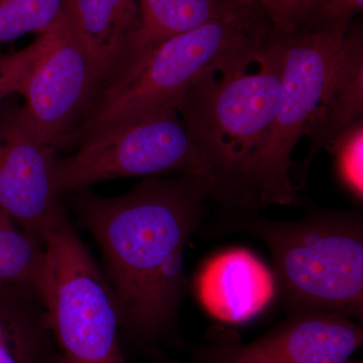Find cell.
Wrapping results in <instances>:
<instances>
[{"instance_id": "1", "label": "cell", "mask_w": 363, "mask_h": 363, "mask_svg": "<svg viewBox=\"0 0 363 363\" xmlns=\"http://www.w3.org/2000/svg\"><path fill=\"white\" fill-rule=\"evenodd\" d=\"M79 222L101 250L116 297L121 340L157 360L164 344H180L178 318L190 284L184 253L203 225L216 191L198 177H145L133 190L107 198L73 193Z\"/></svg>"}, {"instance_id": "2", "label": "cell", "mask_w": 363, "mask_h": 363, "mask_svg": "<svg viewBox=\"0 0 363 363\" xmlns=\"http://www.w3.org/2000/svg\"><path fill=\"white\" fill-rule=\"evenodd\" d=\"M204 235L245 234L272 257L278 296L290 312L337 313L363 322L362 210L310 209L298 221H274L255 210L220 209Z\"/></svg>"}, {"instance_id": "3", "label": "cell", "mask_w": 363, "mask_h": 363, "mask_svg": "<svg viewBox=\"0 0 363 363\" xmlns=\"http://www.w3.org/2000/svg\"><path fill=\"white\" fill-rule=\"evenodd\" d=\"M257 73L209 72L177 107L186 128L209 156L228 189L234 209L255 210L248 180L278 111L283 44L272 35Z\"/></svg>"}, {"instance_id": "4", "label": "cell", "mask_w": 363, "mask_h": 363, "mask_svg": "<svg viewBox=\"0 0 363 363\" xmlns=\"http://www.w3.org/2000/svg\"><path fill=\"white\" fill-rule=\"evenodd\" d=\"M271 37L262 11L234 20L213 21L157 45L142 64L104 91L79 130L83 136L105 124L176 111L196 81L209 72L259 64Z\"/></svg>"}, {"instance_id": "5", "label": "cell", "mask_w": 363, "mask_h": 363, "mask_svg": "<svg viewBox=\"0 0 363 363\" xmlns=\"http://www.w3.org/2000/svg\"><path fill=\"white\" fill-rule=\"evenodd\" d=\"M171 173L204 179L216 191L220 209L233 207L220 173L176 111L121 119L90 131L75 152L57 157L55 188L62 198L102 181Z\"/></svg>"}, {"instance_id": "6", "label": "cell", "mask_w": 363, "mask_h": 363, "mask_svg": "<svg viewBox=\"0 0 363 363\" xmlns=\"http://www.w3.org/2000/svg\"><path fill=\"white\" fill-rule=\"evenodd\" d=\"M43 243L38 290L60 363H125L116 297L66 208L45 229Z\"/></svg>"}, {"instance_id": "7", "label": "cell", "mask_w": 363, "mask_h": 363, "mask_svg": "<svg viewBox=\"0 0 363 363\" xmlns=\"http://www.w3.org/2000/svg\"><path fill=\"white\" fill-rule=\"evenodd\" d=\"M347 30H306L279 37L283 44V71L278 111L248 180L255 209L301 204L290 175L291 157L319 106Z\"/></svg>"}, {"instance_id": "8", "label": "cell", "mask_w": 363, "mask_h": 363, "mask_svg": "<svg viewBox=\"0 0 363 363\" xmlns=\"http://www.w3.org/2000/svg\"><path fill=\"white\" fill-rule=\"evenodd\" d=\"M363 345L362 323L337 313L290 312L271 331L245 343L221 324L207 329L193 363H345Z\"/></svg>"}, {"instance_id": "9", "label": "cell", "mask_w": 363, "mask_h": 363, "mask_svg": "<svg viewBox=\"0 0 363 363\" xmlns=\"http://www.w3.org/2000/svg\"><path fill=\"white\" fill-rule=\"evenodd\" d=\"M105 89L96 64L64 21L21 96L40 138L58 152L76 147Z\"/></svg>"}, {"instance_id": "10", "label": "cell", "mask_w": 363, "mask_h": 363, "mask_svg": "<svg viewBox=\"0 0 363 363\" xmlns=\"http://www.w3.org/2000/svg\"><path fill=\"white\" fill-rule=\"evenodd\" d=\"M57 157L25 105L0 107V211L42 241L45 229L65 209L55 188Z\"/></svg>"}, {"instance_id": "11", "label": "cell", "mask_w": 363, "mask_h": 363, "mask_svg": "<svg viewBox=\"0 0 363 363\" xmlns=\"http://www.w3.org/2000/svg\"><path fill=\"white\" fill-rule=\"evenodd\" d=\"M208 314L242 324L262 314L278 296L272 269L247 248H229L207 259L192 284Z\"/></svg>"}, {"instance_id": "12", "label": "cell", "mask_w": 363, "mask_h": 363, "mask_svg": "<svg viewBox=\"0 0 363 363\" xmlns=\"http://www.w3.org/2000/svg\"><path fill=\"white\" fill-rule=\"evenodd\" d=\"M65 21L96 64L107 89L123 76L130 64L140 28L138 2L66 0Z\"/></svg>"}, {"instance_id": "13", "label": "cell", "mask_w": 363, "mask_h": 363, "mask_svg": "<svg viewBox=\"0 0 363 363\" xmlns=\"http://www.w3.org/2000/svg\"><path fill=\"white\" fill-rule=\"evenodd\" d=\"M363 32L362 26L347 30L336 55L321 101L306 128L310 149L300 169V185L312 160L339 133L362 119Z\"/></svg>"}, {"instance_id": "14", "label": "cell", "mask_w": 363, "mask_h": 363, "mask_svg": "<svg viewBox=\"0 0 363 363\" xmlns=\"http://www.w3.org/2000/svg\"><path fill=\"white\" fill-rule=\"evenodd\" d=\"M140 28L130 64L118 80L135 71L157 45L213 21L234 20L262 11L245 0H136ZM116 81V82H117Z\"/></svg>"}, {"instance_id": "15", "label": "cell", "mask_w": 363, "mask_h": 363, "mask_svg": "<svg viewBox=\"0 0 363 363\" xmlns=\"http://www.w3.org/2000/svg\"><path fill=\"white\" fill-rule=\"evenodd\" d=\"M0 363H60L37 286L0 284Z\"/></svg>"}, {"instance_id": "16", "label": "cell", "mask_w": 363, "mask_h": 363, "mask_svg": "<svg viewBox=\"0 0 363 363\" xmlns=\"http://www.w3.org/2000/svg\"><path fill=\"white\" fill-rule=\"evenodd\" d=\"M44 243L0 211V284L39 285Z\"/></svg>"}, {"instance_id": "17", "label": "cell", "mask_w": 363, "mask_h": 363, "mask_svg": "<svg viewBox=\"0 0 363 363\" xmlns=\"http://www.w3.org/2000/svg\"><path fill=\"white\" fill-rule=\"evenodd\" d=\"M65 4L66 0H0V45L58 28L65 21Z\"/></svg>"}, {"instance_id": "18", "label": "cell", "mask_w": 363, "mask_h": 363, "mask_svg": "<svg viewBox=\"0 0 363 363\" xmlns=\"http://www.w3.org/2000/svg\"><path fill=\"white\" fill-rule=\"evenodd\" d=\"M333 157L336 178L353 201H363V118L325 147Z\"/></svg>"}, {"instance_id": "19", "label": "cell", "mask_w": 363, "mask_h": 363, "mask_svg": "<svg viewBox=\"0 0 363 363\" xmlns=\"http://www.w3.org/2000/svg\"><path fill=\"white\" fill-rule=\"evenodd\" d=\"M58 28L42 33L39 39L21 51L0 55V107L6 97L21 94L30 74L51 48Z\"/></svg>"}, {"instance_id": "20", "label": "cell", "mask_w": 363, "mask_h": 363, "mask_svg": "<svg viewBox=\"0 0 363 363\" xmlns=\"http://www.w3.org/2000/svg\"><path fill=\"white\" fill-rule=\"evenodd\" d=\"M313 0H259L272 35H292L304 30L311 13Z\"/></svg>"}, {"instance_id": "21", "label": "cell", "mask_w": 363, "mask_h": 363, "mask_svg": "<svg viewBox=\"0 0 363 363\" xmlns=\"http://www.w3.org/2000/svg\"><path fill=\"white\" fill-rule=\"evenodd\" d=\"M363 0H313L306 30L350 28V21L362 13Z\"/></svg>"}, {"instance_id": "22", "label": "cell", "mask_w": 363, "mask_h": 363, "mask_svg": "<svg viewBox=\"0 0 363 363\" xmlns=\"http://www.w3.org/2000/svg\"><path fill=\"white\" fill-rule=\"evenodd\" d=\"M345 363H362V360H360V362H359V360H352L350 358V359L348 360V362H346Z\"/></svg>"}, {"instance_id": "23", "label": "cell", "mask_w": 363, "mask_h": 363, "mask_svg": "<svg viewBox=\"0 0 363 363\" xmlns=\"http://www.w3.org/2000/svg\"><path fill=\"white\" fill-rule=\"evenodd\" d=\"M252 2H255V4H259V0H250Z\"/></svg>"}, {"instance_id": "24", "label": "cell", "mask_w": 363, "mask_h": 363, "mask_svg": "<svg viewBox=\"0 0 363 363\" xmlns=\"http://www.w3.org/2000/svg\"><path fill=\"white\" fill-rule=\"evenodd\" d=\"M245 1L248 2V4H253V2L250 1V0H245Z\"/></svg>"}, {"instance_id": "25", "label": "cell", "mask_w": 363, "mask_h": 363, "mask_svg": "<svg viewBox=\"0 0 363 363\" xmlns=\"http://www.w3.org/2000/svg\"><path fill=\"white\" fill-rule=\"evenodd\" d=\"M166 363H179V362H172V360H168V362H167Z\"/></svg>"}]
</instances>
